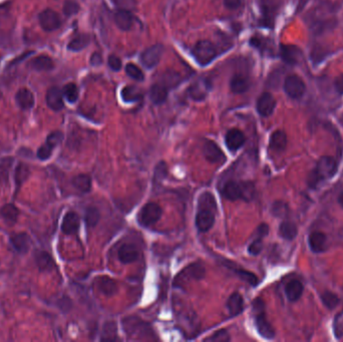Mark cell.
<instances>
[{
    "label": "cell",
    "mask_w": 343,
    "mask_h": 342,
    "mask_svg": "<svg viewBox=\"0 0 343 342\" xmlns=\"http://www.w3.org/2000/svg\"><path fill=\"white\" fill-rule=\"evenodd\" d=\"M263 249V242L262 239L257 238L256 240H254L249 247H248V252H249L251 255H258Z\"/></svg>",
    "instance_id": "51"
},
{
    "label": "cell",
    "mask_w": 343,
    "mask_h": 342,
    "mask_svg": "<svg viewBox=\"0 0 343 342\" xmlns=\"http://www.w3.org/2000/svg\"><path fill=\"white\" fill-rule=\"evenodd\" d=\"M100 218H101V215H100V212L97 208L89 207L86 209V215H85V221L88 227L91 228V227L97 226L99 221H100Z\"/></svg>",
    "instance_id": "39"
},
{
    "label": "cell",
    "mask_w": 343,
    "mask_h": 342,
    "mask_svg": "<svg viewBox=\"0 0 343 342\" xmlns=\"http://www.w3.org/2000/svg\"><path fill=\"white\" fill-rule=\"evenodd\" d=\"M276 107V101L269 92H264L257 101V110L262 117L271 116Z\"/></svg>",
    "instance_id": "12"
},
{
    "label": "cell",
    "mask_w": 343,
    "mask_h": 342,
    "mask_svg": "<svg viewBox=\"0 0 343 342\" xmlns=\"http://www.w3.org/2000/svg\"><path fill=\"white\" fill-rule=\"evenodd\" d=\"M279 234L280 236L285 239V240H293L297 234H298V230H297V226L293 223V222H289V221H285L283 222L280 227H279Z\"/></svg>",
    "instance_id": "31"
},
{
    "label": "cell",
    "mask_w": 343,
    "mask_h": 342,
    "mask_svg": "<svg viewBox=\"0 0 343 342\" xmlns=\"http://www.w3.org/2000/svg\"><path fill=\"white\" fill-rule=\"evenodd\" d=\"M282 60L289 64H296L301 56V51L294 45H281Z\"/></svg>",
    "instance_id": "20"
},
{
    "label": "cell",
    "mask_w": 343,
    "mask_h": 342,
    "mask_svg": "<svg viewBox=\"0 0 343 342\" xmlns=\"http://www.w3.org/2000/svg\"><path fill=\"white\" fill-rule=\"evenodd\" d=\"M205 275L204 266L200 263H193L189 265L175 279V284L182 285L191 280H200Z\"/></svg>",
    "instance_id": "6"
},
{
    "label": "cell",
    "mask_w": 343,
    "mask_h": 342,
    "mask_svg": "<svg viewBox=\"0 0 343 342\" xmlns=\"http://www.w3.org/2000/svg\"><path fill=\"white\" fill-rule=\"evenodd\" d=\"M337 171V163L334 158L332 157H322L318 163L316 168L312 171L309 175L308 185L310 188H316V186L323 182L324 180H327L332 178Z\"/></svg>",
    "instance_id": "2"
},
{
    "label": "cell",
    "mask_w": 343,
    "mask_h": 342,
    "mask_svg": "<svg viewBox=\"0 0 343 342\" xmlns=\"http://www.w3.org/2000/svg\"><path fill=\"white\" fill-rule=\"evenodd\" d=\"M272 213L276 217H285L288 214V205L284 202H275L272 206Z\"/></svg>",
    "instance_id": "45"
},
{
    "label": "cell",
    "mask_w": 343,
    "mask_h": 342,
    "mask_svg": "<svg viewBox=\"0 0 343 342\" xmlns=\"http://www.w3.org/2000/svg\"><path fill=\"white\" fill-rule=\"evenodd\" d=\"M234 272L238 275V277L240 279L244 280L247 283H249L250 285H252V286H256L259 282L258 277L255 274H253L252 272L243 270V269H236V268H234Z\"/></svg>",
    "instance_id": "42"
},
{
    "label": "cell",
    "mask_w": 343,
    "mask_h": 342,
    "mask_svg": "<svg viewBox=\"0 0 343 342\" xmlns=\"http://www.w3.org/2000/svg\"><path fill=\"white\" fill-rule=\"evenodd\" d=\"M163 52L164 46L162 44H155L148 47L141 55L143 65L147 68L155 67L160 63Z\"/></svg>",
    "instance_id": "9"
},
{
    "label": "cell",
    "mask_w": 343,
    "mask_h": 342,
    "mask_svg": "<svg viewBox=\"0 0 343 342\" xmlns=\"http://www.w3.org/2000/svg\"><path fill=\"white\" fill-rule=\"evenodd\" d=\"M334 332L337 337L343 336V312H341L335 317Z\"/></svg>",
    "instance_id": "52"
},
{
    "label": "cell",
    "mask_w": 343,
    "mask_h": 342,
    "mask_svg": "<svg viewBox=\"0 0 343 342\" xmlns=\"http://www.w3.org/2000/svg\"><path fill=\"white\" fill-rule=\"evenodd\" d=\"M126 72L129 77L131 78L132 80L138 81V82H142L144 80L143 71L135 64H128L126 66Z\"/></svg>",
    "instance_id": "43"
},
{
    "label": "cell",
    "mask_w": 343,
    "mask_h": 342,
    "mask_svg": "<svg viewBox=\"0 0 343 342\" xmlns=\"http://www.w3.org/2000/svg\"><path fill=\"white\" fill-rule=\"evenodd\" d=\"M208 340L217 341V342H227L230 340V336H229V334L225 330H219L215 332V334L212 337L208 338Z\"/></svg>",
    "instance_id": "53"
},
{
    "label": "cell",
    "mask_w": 343,
    "mask_h": 342,
    "mask_svg": "<svg viewBox=\"0 0 343 342\" xmlns=\"http://www.w3.org/2000/svg\"><path fill=\"white\" fill-rule=\"evenodd\" d=\"M15 100L17 105L21 107L22 109H30L34 106V96L33 93L26 89V88H21L19 89L15 96Z\"/></svg>",
    "instance_id": "21"
},
{
    "label": "cell",
    "mask_w": 343,
    "mask_h": 342,
    "mask_svg": "<svg viewBox=\"0 0 343 342\" xmlns=\"http://www.w3.org/2000/svg\"><path fill=\"white\" fill-rule=\"evenodd\" d=\"M216 212L210 209H198L196 226L200 232H208L215 223Z\"/></svg>",
    "instance_id": "10"
},
{
    "label": "cell",
    "mask_w": 343,
    "mask_h": 342,
    "mask_svg": "<svg viewBox=\"0 0 343 342\" xmlns=\"http://www.w3.org/2000/svg\"><path fill=\"white\" fill-rule=\"evenodd\" d=\"M108 66L114 71H119L122 68V61L116 55H110L108 58Z\"/></svg>",
    "instance_id": "54"
},
{
    "label": "cell",
    "mask_w": 343,
    "mask_h": 342,
    "mask_svg": "<svg viewBox=\"0 0 343 342\" xmlns=\"http://www.w3.org/2000/svg\"><path fill=\"white\" fill-rule=\"evenodd\" d=\"M103 60H102V56L99 54V53H94L92 54L91 56V59H90V64L92 65H100L102 64Z\"/></svg>",
    "instance_id": "59"
},
{
    "label": "cell",
    "mask_w": 343,
    "mask_h": 342,
    "mask_svg": "<svg viewBox=\"0 0 343 342\" xmlns=\"http://www.w3.org/2000/svg\"><path fill=\"white\" fill-rule=\"evenodd\" d=\"M80 10L79 4L72 0H66L64 5V12L66 16H71L75 13H78Z\"/></svg>",
    "instance_id": "49"
},
{
    "label": "cell",
    "mask_w": 343,
    "mask_h": 342,
    "mask_svg": "<svg viewBox=\"0 0 343 342\" xmlns=\"http://www.w3.org/2000/svg\"><path fill=\"white\" fill-rule=\"evenodd\" d=\"M226 145L231 151L239 150L245 144V136L238 128H232L226 134Z\"/></svg>",
    "instance_id": "15"
},
{
    "label": "cell",
    "mask_w": 343,
    "mask_h": 342,
    "mask_svg": "<svg viewBox=\"0 0 343 342\" xmlns=\"http://www.w3.org/2000/svg\"><path fill=\"white\" fill-rule=\"evenodd\" d=\"M80 217L74 212H68L65 214L63 224H62V231L66 235H73L78 233L80 229Z\"/></svg>",
    "instance_id": "13"
},
{
    "label": "cell",
    "mask_w": 343,
    "mask_h": 342,
    "mask_svg": "<svg viewBox=\"0 0 343 342\" xmlns=\"http://www.w3.org/2000/svg\"><path fill=\"white\" fill-rule=\"evenodd\" d=\"M227 307L231 316H237L244 309V299L239 293H233L227 301Z\"/></svg>",
    "instance_id": "27"
},
{
    "label": "cell",
    "mask_w": 343,
    "mask_h": 342,
    "mask_svg": "<svg viewBox=\"0 0 343 342\" xmlns=\"http://www.w3.org/2000/svg\"><path fill=\"white\" fill-rule=\"evenodd\" d=\"M38 21L41 26L45 31H54L59 29L62 25V20L60 14L52 9H45L38 15Z\"/></svg>",
    "instance_id": "7"
},
{
    "label": "cell",
    "mask_w": 343,
    "mask_h": 342,
    "mask_svg": "<svg viewBox=\"0 0 343 342\" xmlns=\"http://www.w3.org/2000/svg\"><path fill=\"white\" fill-rule=\"evenodd\" d=\"M305 84L298 75L291 74L284 82V90L291 99H300L305 92Z\"/></svg>",
    "instance_id": "8"
},
{
    "label": "cell",
    "mask_w": 343,
    "mask_h": 342,
    "mask_svg": "<svg viewBox=\"0 0 343 342\" xmlns=\"http://www.w3.org/2000/svg\"><path fill=\"white\" fill-rule=\"evenodd\" d=\"M308 243L314 253H321L326 248V236L322 232H312L308 237Z\"/></svg>",
    "instance_id": "18"
},
{
    "label": "cell",
    "mask_w": 343,
    "mask_h": 342,
    "mask_svg": "<svg viewBox=\"0 0 343 342\" xmlns=\"http://www.w3.org/2000/svg\"><path fill=\"white\" fill-rule=\"evenodd\" d=\"M203 154L205 158L211 163H222L226 160L222 150L216 143L206 140L203 145Z\"/></svg>",
    "instance_id": "11"
},
{
    "label": "cell",
    "mask_w": 343,
    "mask_h": 342,
    "mask_svg": "<svg viewBox=\"0 0 343 342\" xmlns=\"http://www.w3.org/2000/svg\"><path fill=\"white\" fill-rule=\"evenodd\" d=\"M64 96L67 102L73 104L79 99V88L74 84H67L64 87Z\"/></svg>",
    "instance_id": "41"
},
{
    "label": "cell",
    "mask_w": 343,
    "mask_h": 342,
    "mask_svg": "<svg viewBox=\"0 0 343 342\" xmlns=\"http://www.w3.org/2000/svg\"><path fill=\"white\" fill-rule=\"evenodd\" d=\"M249 86V80L243 74H235L230 83V87L234 93H243L248 90Z\"/></svg>",
    "instance_id": "30"
},
{
    "label": "cell",
    "mask_w": 343,
    "mask_h": 342,
    "mask_svg": "<svg viewBox=\"0 0 343 342\" xmlns=\"http://www.w3.org/2000/svg\"><path fill=\"white\" fill-rule=\"evenodd\" d=\"M139 258V250L131 244H124L119 250V259L121 262L128 264L135 262Z\"/></svg>",
    "instance_id": "19"
},
{
    "label": "cell",
    "mask_w": 343,
    "mask_h": 342,
    "mask_svg": "<svg viewBox=\"0 0 343 342\" xmlns=\"http://www.w3.org/2000/svg\"><path fill=\"white\" fill-rule=\"evenodd\" d=\"M97 286L99 290L107 296L113 295L117 292V283L108 276H101L97 279Z\"/></svg>",
    "instance_id": "23"
},
{
    "label": "cell",
    "mask_w": 343,
    "mask_h": 342,
    "mask_svg": "<svg viewBox=\"0 0 343 342\" xmlns=\"http://www.w3.org/2000/svg\"><path fill=\"white\" fill-rule=\"evenodd\" d=\"M253 310L255 317V324L259 334L266 339H273L275 337V331L269 321L266 318L264 311V303L261 299H256L253 302Z\"/></svg>",
    "instance_id": "3"
},
{
    "label": "cell",
    "mask_w": 343,
    "mask_h": 342,
    "mask_svg": "<svg viewBox=\"0 0 343 342\" xmlns=\"http://www.w3.org/2000/svg\"><path fill=\"white\" fill-rule=\"evenodd\" d=\"M162 208L156 203L146 204L139 214V223L142 226L150 227L157 223L162 217Z\"/></svg>",
    "instance_id": "5"
},
{
    "label": "cell",
    "mask_w": 343,
    "mask_h": 342,
    "mask_svg": "<svg viewBox=\"0 0 343 342\" xmlns=\"http://www.w3.org/2000/svg\"><path fill=\"white\" fill-rule=\"evenodd\" d=\"M141 93L135 86H126L122 90V98L127 103H133L141 99Z\"/></svg>",
    "instance_id": "38"
},
{
    "label": "cell",
    "mask_w": 343,
    "mask_h": 342,
    "mask_svg": "<svg viewBox=\"0 0 343 342\" xmlns=\"http://www.w3.org/2000/svg\"><path fill=\"white\" fill-rule=\"evenodd\" d=\"M52 148L50 146H48L46 143L44 145H43L40 149L37 150V158L42 160V161H45L47 159L50 158L51 154H52Z\"/></svg>",
    "instance_id": "50"
},
{
    "label": "cell",
    "mask_w": 343,
    "mask_h": 342,
    "mask_svg": "<svg viewBox=\"0 0 343 342\" xmlns=\"http://www.w3.org/2000/svg\"><path fill=\"white\" fill-rule=\"evenodd\" d=\"M167 175V167L164 162H161L160 164L157 165L156 171H155V177L157 180H162L166 177Z\"/></svg>",
    "instance_id": "55"
},
{
    "label": "cell",
    "mask_w": 343,
    "mask_h": 342,
    "mask_svg": "<svg viewBox=\"0 0 343 342\" xmlns=\"http://www.w3.org/2000/svg\"><path fill=\"white\" fill-rule=\"evenodd\" d=\"M270 149L274 151H282L286 149L287 146V136H286L283 130H276L274 131L269 143Z\"/></svg>",
    "instance_id": "29"
},
{
    "label": "cell",
    "mask_w": 343,
    "mask_h": 342,
    "mask_svg": "<svg viewBox=\"0 0 343 342\" xmlns=\"http://www.w3.org/2000/svg\"><path fill=\"white\" fill-rule=\"evenodd\" d=\"M10 243L13 246V248L21 254L28 252L31 241L27 234L25 233H17L10 236Z\"/></svg>",
    "instance_id": "17"
},
{
    "label": "cell",
    "mask_w": 343,
    "mask_h": 342,
    "mask_svg": "<svg viewBox=\"0 0 343 342\" xmlns=\"http://www.w3.org/2000/svg\"><path fill=\"white\" fill-rule=\"evenodd\" d=\"M72 185L78 191L82 193H88L91 189V180L89 176L81 174L72 179Z\"/></svg>",
    "instance_id": "33"
},
{
    "label": "cell",
    "mask_w": 343,
    "mask_h": 342,
    "mask_svg": "<svg viewBox=\"0 0 343 342\" xmlns=\"http://www.w3.org/2000/svg\"><path fill=\"white\" fill-rule=\"evenodd\" d=\"M334 86H335L336 90H337L339 93L343 94V74L338 75V77L335 79Z\"/></svg>",
    "instance_id": "58"
},
{
    "label": "cell",
    "mask_w": 343,
    "mask_h": 342,
    "mask_svg": "<svg viewBox=\"0 0 343 342\" xmlns=\"http://www.w3.org/2000/svg\"><path fill=\"white\" fill-rule=\"evenodd\" d=\"M224 4L229 9H236L240 6L241 0H224Z\"/></svg>",
    "instance_id": "57"
},
{
    "label": "cell",
    "mask_w": 343,
    "mask_h": 342,
    "mask_svg": "<svg viewBox=\"0 0 343 342\" xmlns=\"http://www.w3.org/2000/svg\"><path fill=\"white\" fill-rule=\"evenodd\" d=\"M29 65L36 71H49L54 68L53 61L47 55L37 56L29 63Z\"/></svg>",
    "instance_id": "24"
},
{
    "label": "cell",
    "mask_w": 343,
    "mask_h": 342,
    "mask_svg": "<svg viewBox=\"0 0 343 342\" xmlns=\"http://www.w3.org/2000/svg\"><path fill=\"white\" fill-rule=\"evenodd\" d=\"M168 98V89L164 85L156 84L150 89V99L155 105H162Z\"/></svg>",
    "instance_id": "25"
},
{
    "label": "cell",
    "mask_w": 343,
    "mask_h": 342,
    "mask_svg": "<svg viewBox=\"0 0 343 342\" xmlns=\"http://www.w3.org/2000/svg\"><path fill=\"white\" fill-rule=\"evenodd\" d=\"M114 22L120 29L124 31L129 30L132 25V15L130 11L120 9L114 14Z\"/></svg>",
    "instance_id": "28"
},
{
    "label": "cell",
    "mask_w": 343,
    "mask_h": 342,
    "mask_svg": "<svg viewBox=\"0 0 343 342\" xmlns=\"http://www.w3.org/2000/svg\"><path fill=\"white\" fill-rule=\"evenodd\" d=\"M64 139V135H63V132L60 131V130H56V131H53L51 132V134L47 137L46 139V144L48 146H50L52 149H54L55 147L59 146L62 141Z\"/></svg>",
    "instance_id": "47"
},
{
    "label": "cell",
    "mask_w": 343,
    "mask_h": 342,
    "mask_svg": "<svg viewBox=\"0 0 343 342\" xmlns=\"http://www.w3.org/2000/svg\"><path fill=\"white\" fill-rule=\"evenodd\" d=\"M46 104L53 110H61L64 104V92L59 87H50L46 92Z\"/></svg>",
    "instance_id": "16"
},
{
    "label": "cell",
    "mask_w": 343,
    "mask_h": 342,
    "mask_svg": "<svg viewBox=\"0 0 343 342\" xmlns=\"http://www.w3.org/2000/svg\"><path fill=\"white\" fill-rule=\"evenodd\" d=\"M268 233H269V226L267 225V224H265V223L261 224V225L257 228V230H256L257 238H260V239H262V238H264L265 236L268 235Z\"/></svg>",
    "instance_id": "56"
},
{
    "label": "cell",
    "mask_w": 343,
    "mask_h": 342,
    "mask_svg": "<svg viewBox=\"0 0 343 342\" xmlns=\"http://www.w3.org/2000/svg\"><path fill=\"white\" fill-rule=\"evenodd\" d=\"M193 54L198 64L205 66L214 61L217 55V48L211 42L201 41L195 45Z\"/></svg>",
    "instance_id": "4"
},
{
    "label": "cell",
    "mask_w": 343,
    "mask_h": 342,
    "mask_svg": "<svg viewBox=\"0 0 343 342\" xmlns=\"http://www.w3.org/2000/svg\"><path fill=\"white\" fill-rule=\"evenodd\" d=\"M338 203L343 208V192L338 196Z\"/></svg>",
    "instance_id": "60"
},
{
    "label": "cell",
    "mask_w": 343,
    "mask_h": 342,
    "mask_svg": "<svg viewBox=\"0 0 343 342\" xmlns=\"http://www.w3.org/2000/svg\"><path fill=\"white\" fill-rule=\"evenodd\" d=\"M29 175H30L29 167L25 164H22V163L18 164V166L15 170V182H16V185L18 188L24 181L27 180Z\"/></svg>",
    "instance_id": "37"
},
{
    "label": "cell",
    "mask_w": 343,
    "mask_h": 342,
    "mask_svg": "<svg viewBox=\"0 0 343 342\" xmlns=\"http://www.w3.org/2000/svg\"><path fill=\"white\" fill-rule=\"evenodd\" d=\"M114 3L121 10L131 11L137 7V0H114Z\"/></svg>",
    "instance_id": "48"
},
{
    "label": "cell",
    "mask_w": 343,
    "mask_h": 342,
    "mask_svg": "<svg viewBox=\"0 0 343 342\" xmlns=\"http://www.w3.org/2000/svg\"><path fill=\"white\" fill-rule=\"evenodd\" d=\"M255 192V186L252 182L238 183L235 181H229L225 184L222 190L223 196L230 201H251L254 199Z\"/></svg>",
    "instance_id": "1"
},
{
    "label": "cell",
    "mask_w": 343,
    "mask_h": 342,
    "mask_svg": "<svg viewBox=\"0 0 343 342\" xmlns=\"http://www.w3.org/2000/svg\"><path fill=\"white\" fill-rule=\"evenodd\" d=\"M0 216L7 223H16L19 216V210L13 204H6L0 209Z\"/></svg>",
    "instance_id": "32"
},
{
    "label": "cell",
    "mask_w": 343,
    "mask_h": 342,
    "mask_svg": "<svg viewBox=\"0 0 343 342\" xmlns=\"http://www.w3.org/2000/svg\"><path fill=\"white\" fill-rule=\"evenodd\" d=\"M285 293L291 302L297 301L303 293V284L299 280H291L285 287Z\"/></svg>",
    "instance_id": "26"
},
{
    "label": "cell",
    "mask_w": 343,
    "mask_h": 342,
    "mask_svg": "<svg viewBox=\"0 0 343 342\" xmlns=\"http://www.w3.org/2000/svg\"><path fill=\"white\" fill-rule=\"evenodd\" d=\"M198 209H210V210L217 212V203L215 197L209 192L203 193L199 197Z\"/></svg>",
    "instance_id": "35"
},
{
    "label": "cell",
    "mask_w": 343,
    "mask_h": 342,
    "mask_svg": "<svg viewBox=\"0 0 343 342\" xmlns=\"http://www.w3.org/2000/svg\"><path fill=\"white\" fill-rule=\"evenodd\" d=\"M90 42V37L87 34H80L75 36L67 45V49L71 51H80L86 48Z\"/></svg>",
    "instance_id": "34"
},
{
    "label": "cell",
    "mask_w": 343,
    "mask_h": 342,
    "mask_svg": "<svg viewBox=\"0 0 343 342\" xmlns=\"http://www.w3.org/2000/svg\"><path fill=\"white\" fill-rule=\"evenodd\" d=\"M210 89H211L210 82L207 80H200L191 86L189 88V94L195 101H203Z\"/></svg>",
    "instance_id": "14"
},
{
    "label": "cell",
    "mask_w": 343,
    "mask_h": 342,
    "mask_svg": "<svg viewBox=\"0 0 343 342\" xmlns=\"http://www.w3.org/2000/svg\"><path fill=\"white\" fill-rule=\"evenodd\" d=\"M163 81H164V86H168L170 87H174L178 86L181 82V78L178 72L175 71H170V72H165L163 75Z\"/></svg>",
    "instance_id": "44"
},
{
    "label": "cell",
    "mask_w": 343,
    "mask_h": 342,
    "mask_svg": "<svg viewBox=\"0 0 343 342\" xmlns=\"http://www.w3.org/2000/svg\"><path fill=\"white\" fill-rule=\"evenodd\" d=\"M103 340H116L117 339V327L114 323L108 322L105 325Z\"/></svg>",
    "instance_id": "46"
},
{
    "label": "cell",
    "mask_w": 343,
    "mask_h": 342,
    "mask_svg": "<svg viewBox=\"0 0 343 342\" xmlns=\"http://www.w3.org/2000/svg\"><path fill=\"white\" fill-rule=\"evenodd\" d=\"M12 164L13 159L10 157L0 160V184H6L8 182Z\"/></svg>",
    "instance_id": "36"
},
{
    "label": "cell",
    "mask_w": 343,
    "mask_h": 342,
    "mask_svg": "<svg viewBox=\"0 0 343 342\" xmlns=\"http://www.w3.org/2000/svg\"><path fill=\"white\" fill-rule=\"evenodd\" d=\"M35 263L38 269L42 272L51 271L54 268V262L49 253L45 251L36 252L35 254Z\"/></svg>",
    "instance_id": "22"
},
{
    "label": "cell",
    "mask_w": 343,
    "mask_h": 342,
    "mask_svg": "<svg viewBox=\"0 0 343 342\" xmlns=\"http://www.w3.org/2000/svg\"><path fill=\"white\" fill-rule=\"evenodd\" d=\"M321 300L328 309H334L340 302L338 296L330 291H325L321 294Z\"/></svg>",
    "instance_id": "40"
}]
</instances>
